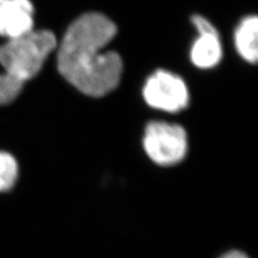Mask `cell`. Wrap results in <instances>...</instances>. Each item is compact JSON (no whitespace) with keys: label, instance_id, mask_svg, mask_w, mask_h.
<instances>
[{"label":"cell","instance_id":"obj_2","mask_svg":"<svg viewBox=\"0 0 258 258\" xmlns=\"http://www.w3.org/2000/svg\"><path fill=\"white\" fill-rule=\"evenodd\" d=\"M56 45L52 31L32 30L0 46V64L6 74L25 84L41 71Z\"/></svg>","mask_w":258,"mask_h":258},{"label":"cell","instance_id":"obj_5","mask_svg":"<svg viewBox=\"0 0 258 258\" xmlns=\"http://www.w3.org/2000/svg\"><path fill=\"white\" fill-rule=\"evenodd\" d=\"M192 24L199 32V38L190 51L191 62L200 69L215 67L222 60L223 48L215 27L204 16H192Z\"/></svg>","mask_w":258,"mask_h":258},{"label":"cell","instance_id":"obj_1","mask_svg":"<svg viewBox=\"0 0 258 258\" xmlns=\"http://www.w3.org/2000/svg\"><path fill=\"white\" fill-rule=\"evenodd\" d=\"M106 15H81L64 32L57 54L61 77L82 94L99 98L114 91L123 74V60L114 51H103L116 35Z\"/></svg>","mask_w":258,"mask_h":258},{"label":"cell","instance_id":"obj_7","mask_svg":"<svg viewBox=\"0 0 258 258\" xmlns=\"http://www.w3.org/2000/svg\"><path fill=\"white\" fill-rule=\"evenodd\" d=\"M238 53L249 63H258V16H247L239 24L235 32Z\"/></svg>","mask_w":258,"mask_h":258},{"label":"cell","instance_id":"obj_11","mask_svg":"<svg viewBox=\"0 0 258 258\" xmlns=\"http://www.w3.org/2000/svg\"><path fill=\"white\" fill-rule=\"evenodd\" d=\"M3 2H6V0H0V3H3Z\"/></svg>","mask_w":258,"mask_h":258},{"label":"cell","instance_id":"obj_9","mask_svg":"<svg viewBox=\"0 0 258 258\" xmlns=\"http://www.w3.org/2000/svg\"><path fill=\"white\" fill-rule=\"evenodd\" d=\"M24 84L6 72L0 74V107L12 103L21 94Z\"/></svg>","mask_w":258,"mask_h":258},{"label":"cell","instance_id":"obj_8","mask_svg":"<svg viewBox=\"0 0 258 258\" xmlns=\"http://www.w3.org/2000/svg\"><path fill=\"white\" fill-rule=\"evenodd\" d=\"M18 175L19 166L15 158L9 153L0 152V191L13 187Z\"/></svg>","mask_w":258,"mask_h":258},{"label":"cell","instance_id":"obj_4","mask_svg":"<svg viewBox=\"0 0 258 258\" xmlns=\"http://www.w3.org/2000/svg\"><path fill=\"white\" fill-rule=\"evenodd\" d=\"M142 96L148 106L168 113L181 112L189 104L187 85L181 77L166 70H157L148 78Z\"/></svg>","mask_w":258,"mask_h":258},{"label":"cell","instance_id":"obj_10","mask_svg":"<svg viewBox=\"0 0 258 258\" xmlns=\"http://www.w3.org/2000/svg\"><path fill=\"white\" fill-rule=\"evenodd\" d=\"M219 258H249L244 252H241L239 249H231L221 255Z\"/></svg>","mask_w":258,"mask_h":258},{"label":"cell","instance_id":"obj_3","mask_svg":"<svg viewBox=\"0 0 258 258\" xmlns=\"http://www.w3.org/2000/svg\"><path fill=\"white\" fill-rule=\"evenodd\" d=\"M142 145L153 163L163 167L174 166L187 154V134L177 124L154 120L144 129Z\"/></svg>","mask_w":258,"mask_h":258},{"label":"cell","instance_id":"obj_6","mask_svg":"<svg viewBox=\"0 0 258 258\" xmlns=\"http://www.w3.org/2000/svg\"><path fill=\"white\" fill-rule=\"evenodd\" d=\"M34 12L30 0L0 3V36L11 40L34 30Z\"/></svg>","mask_w":258,"mask_h":258}]
</instances>
